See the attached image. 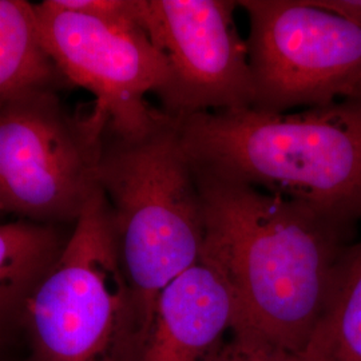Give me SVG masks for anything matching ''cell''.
Masks as SVG:
<instances>
[{"label": "cell", "mask_w": 361, "mask_h": 361, "mask_svg": "<svg viewBox=\"0 0 361 361\" xmlns=\"http://www.w3.org/2000/svg\"><path fill=\"white\" fill-rule=\"evenodd\" d=\"M194 171L205 219L201 257L229 285L235 326L308 345L329 310L350 231L302 204Z\"/></svg>", "instance_id": "1"}, {"label": "cell", "mask_w": 361, "mask_h": 361, "mask_svg": "<svg viewBox=\"0 0 361 361\" xmlns=\"http://www.w3.org/2000/svg\"><path fill=\"white\" fill-rule=\"evenodd\" d=\"M176 119L194 169L302 204L347 231L361 219V99Z\"/></svg>", "instance_id": "2"}, {"label": "cell", "mask_w": 361, "mask_h": 361, "mask_svg": "<svg viewBox=\"0 0 361 361\" xmlns=\"http://www.w3.org/2000/svg\"><path fill=\"white\" fill-rule=\"evenodd\" d=\"M97 182L111 212L141 340L158 295L193 267L204 246L202 198L177 119L161 110L141 133L106 131Z\"/></svg>", "instance_id": "3"}, {"label": "cell", "mask_w": 361, "mask_h": 361, "mask_svg": "<svg viewBox=\"0 0 361 361\" xmlns=\"http://www.w3.org/2000/svg\"><path fill=\"white\" fill-rule=\"evenodd\" d=\"M20 322L32 361H135L140 319L98 186L51 268L27 298Z\"/></svg>", "instance_id": "4"}, {"label": "cell", "mask_w": 361, "mask_h": 361, "mask_svg": "<svg viewBox=\"0 0 361 361\" xmlns=\"http://www.w3.org/2000/svg\"><path fill=\"white\" fill-rule=\"evenodd\" d=\"M106 126L70 116L52 87L0 101V213L75 224L98 188Z\"/></svg>", "instance_id": "5"}, {"label": "cell", "mask_w": 361, "mask_h": 361, "mask_svg": "<svg viewBox=\"0 0 361 361\" xmlns=\"http://www.w3.org/2000/svg\"><path fill=\"white\" fill-rule=\"evenodd\" d=\"M253 109L288 113L361 99V25L312 0H241Z\"/></svg>", "instance_id": "6"}, {"label": "cell", "mask_w": 361, "mask_h": 361, "mask_svg": "<svg viewBox=\"0 0 361 361\" xmlns=\"http://www.w3.org/2000/svg\"><path fill=\"white\" fill-rule=\"evenodd\" d=\"M66 10L55 0L35 4L39 37L59 75L94 97L90 116L109 133L130 135L154 123L161 109L147 102L166 89L164 55L135 16Z\"/></svg>", "instance_id": "7"}, {"label": "cell", "mask_w": 361, "mask_h": 361, "mask_svg": "<svg viewBox=\"0 0 361 361\" xmlns=\"http://www.w3.org/2000/svg\"><path fill=\"white\" fill-rule=\"evenodd\" d=\"M237 1L137 0L135 16L169 66L162 111L186 118L253 107L245 40L234 22Z\"/></svg>", "instance_id": "8"}, {"label": "cell", "mask_w": 361, "mask_h": 361, "mask_svg": "<svg viewBox=\"0 0 361 361\" xmlns=\"http://www.w3.org/2000/svg\"><path fill=\"white\" fill-rule=\"evenodd\" d=\"M237 323L229 285L200 257L157 297L135 361H205Z\"/></svg>", "instance_id": "9"}, {"label": "cell", "mask_w": 361, "mask_h": 361, "mask_svg": "<svg viewBox=\"0 0 361 361\" xmlns=\"http://www.w3.org/2000/svg\"><path fill=\"white\" fill-rule=\"evenodd\" d=\"M61 226L30 221L0 222V334L20 323L27 298L61 255Z\"/></svg>", "instance_id": "10"}, {"label": "cell", "mask_w": 361, "mask_h": 361, "mask_svg": "<svg viewBox=\"0 0 361 361\" xmlns=\"http://www.w3.org/2000/svg\"><path fill=\"white\" fill-rule=\"evenodd\" d=\"M58 70L39 37L35 4L0 0V101L37 87H52Z\"/></svg>", "instance_id": "11"}, {"label": "cell", "mask_w": 361, "mask_h": 361, "mask_svg": "<svg viewBox=\"0 0 361 361\" xmlns=\"http://www.w3.org/2000/svg\"><path fill=\"white\" fill-rule=\"evenodd\" d=\"M326 319L334 360L361 361V241L348 245L338 264Z\"/></svg>", "instance_id": "12"}, {"label": "cell", "mask_w": 361, "mask_h": 361, "mask_svg": "<svg viewBox=\"0 0 361 361\" xmlns=\"http://www.w3.org/2000/svg\"><path fill=\"white\" fill-rule=\"evenodd\" d=\"M334 337L326 316L302 348H292L245 326H233L205 361H332Z\"/></svg>", "instance_id": "13"}, {"label": "cell", "mask_w": 361, "mask_h": 361, "mask_svg": "<svg viewBox=\"0 0 361 361\" xmlns=\"http://www.w3.org/2000/svg\"><path fill=\"white\" fill-rule=\"evenodd\" d=\"M313 4L361 25V0H312Z\"/></svg>", "instance_id": "14"}, {"label": "cell", "mask_w": 361, "mask_h": 361, "mask_svg": "<svg viewBox=\"0 0 361 361\" xmlns=\"http://www.w3.org/2000/svg\"><path fill=\"white\" fill-rule=\"evenodd\" d=\"M1 216H3V214H1V213H0V217H1Z\"/></svg>", "instance_id": "15"}]
</instances>
